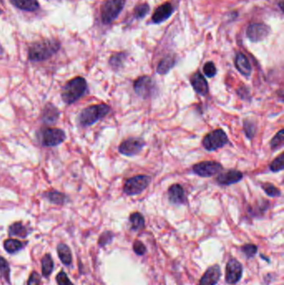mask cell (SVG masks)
<instances>
[{"label": "cell", "instance_id": "25", "mask_svg": "<svg viewBox=\"0 0 284 285\" xmlns=\"http://www.w3.org/2000/svg\"><path fill=\"white\" fill-rule=\"evenodd\" d=\"M42 275L45 278H49L52 275V273L55 269L54 260L52 259L51 255L46 254L41 259Z\"/></svg>", "mask_w": 284, "mask_h": 285}, {"label": "cell", "instance_id": "27", "mask_svg": "<svg viewBox=\"0 0 284 285\" xmlns=\"http://www.w3.org/2000/svg\"><path fill=\"white\" fill-rule=\"evenodd\" d=\"M129 222L133 231L141 230L144 228L145 220L143 216L139 212L133 213L129 216Z\"/></svg>", "mask_w": 284, "mask_h": 285}, {"label": "cell", "instance_id": "40", "mask_svg": "<svg viewBox=\"0 0 284 285\" xmlns=\"http://www.w3.org/2000/svg\"><path fill=\"white\" fill-rule=\"evenodd\" d=\"M41 284V276L37 271H33L29 275L27 285H40Z\"/></svg>", "mask_w": 284, "mask_h": 285}, {"label": "cell", "instance_id": "35", "mask_svg": "<svg viewBox=\"0 0 284 285\" xmlns=\"http://www.w3.org/2000/svg\"><path fill=\"white\" fill-rule=\"evenodd\" d=\"M241 250L248 259H251L255 256L258 253V247L255 244H247L241 247Z\"/></svg>", "mask_w": 284, "mask_h": 285}, {"label": "cell", "instance_id": "3", "mask_svg": "<svg viewBox=\"0 0 284 285\" xmlns=\"http://www.w3.org/2000/svg\"><path fill=\"white\" fill-rule=\"evenodd\" d=\"M111 108L106 104H94L83 109L78 116V123L82 127L94 125L109 114Z\"/></svg>", "mask_w": 284, "mask_h": 285}, {"label": "cell", "instance_id": "34", "mask_svg": "<svg viewBox=\"0 0 284 285\" xmlns=\"http://www.w3.org/2000/svg\"><path fill=\"white\" fill-rule=\"evenodd\" d=\"M150 8L147 3H142L140 5L136 6L135 8V17L138 19H141V18H144L145 16H147V13H149Z\"/></svg>", "mask_w": 284, "mask_h": 285}, {"label": "cell", "instance_id": "6", "mask_svg": "<svg viewBox=\"0 0 284 285\" xmlns=\"http://www.w3.org/2000/svg\"><path fill=\"white\" fill-rule=\"evenodd\" d=\"M151 183V178L148 175H136L127 179L124 186V192L129 196L140 195L147 189Z\"/></svg>", "mask_w": 284, "mask_h": 285}, {"label": "cell", "instance_id": "11", "mask_svg": "<svg viewBox=\"0 0 284 285\" xmlns=\"http://www.w3.org/2000/svg\"><path fill=\"white\" fill-rule=\"evenodd\" d=\"M243 265L238 260L231 259L228 260L226 265V282L228 285H236L240 281L243 277Z\"/></svg>", "mask_w": 284, "mask_h": 285}, {"label": "cell", "instance_id": "36", "mask_svg": "<svg viewBox=\"0 0 284 285\" xmlns=\"http://www.w3.org/2000/svg\"><path fill=\"white\" fill-rule=\"evenodd\" d=\"M114 234L111 231H105L101 234L98 239V245L100 247L106 246L107 244H110L113 241Z\"/></svg>", "mask_w": 284, "mask_h": 285}, {"label": "cell", "instance_id": "16", "mask_svg": "<svg viewBox=\"0 0 284 285\" xmlns=\"http://www.w3.org/2000/svg\"><path fill=\"white\" fill-rule=\"evenodd\" d=\"M243 178V173L238 170H228L220 174L216 179L217 184L222 186H228L231 184H237L240 182Z\"/></svg>", "mask_w": 284, "mask_h": 285}, {"label": "cell", "instance_id": "13", "mask_svg": "<svg viewBox=\"0 0 284 285\" xmlns=\"http://www.w3.org/2000/svg\"><path fill=\"white\" fill-rule=\"evenodd\" d=\"M168 196L169 202L173 205H182L187 203L185 191L180 184H174L171 185L168 190Z\"/></svg>", "mask_w": 284, "mask_h": 285}, {"label": "cell", "instance_id": "33", "mask_svg": "<svg viewBox=\"0 0 284 285\" xmlns=\"http://www.w3.org/2000/svg\"><path fill=\"white\" fill-rule=\"evenodd\" d=\"M243 130L246 136L249 140H252L256 134V125L251 120H246L243 121Z\"/></svg>", "mask_w": 284, "mask_h": 285}, {"label": "cell", "instance_id": "24", "mask_svg": "<svg viewBox=\"0 0 284 285\" xmlns=\"http://www.w3.org/2000/svg\"><path fill=\"white\" fill-rule=\"evenodd\" d=\"M44 197L49 200V202L55 205H63L68 202V197L65 194L59 192L56 190H52L44 193Z\"/></svg>", "mask_w": 284, "mask_h": 285}, {"label": "cell", "instance_id": "14", "mask_svg": "<svg viewBox=\"0 0 284 285\" xmlns=\"http://www.w3.org/2000/svg\"><path fill=\"white\" fill-rule=\"evenodd\" d=\"M221 268L219 265L210 266L202 276L199 285H216L221 278Z\"/></svg>", "mask_w": 284, "mask_h": 285}, {"label": "cell", "instance_id": "22", "mask_svg": "<svg viewBox=\"0 0 284 285\" xmlns=\"http://www.w3.org/2000/svg\"><path fill=\"white\" fill-rule=\"evenodd\" d=\"M57 252L59 258L64 265L70 266L72 264V252L67 244L64 243L59 244L57 246Z\"/></svg>", "mask_w": 284, "mask_h": 285}, {"label": "cell", "instance_id": "12", "mask_svg": "<svg viewBox=\"0 0 284 285\" xmlns=\"http://www.w3.org/2000/svg\"><path fill=\"white\" fill-rule=\"evenodd\" d=\"M270 28L264 23H253L247 29V37L251 41L257 43L266 39L270 34Z\"/></svg>", "mask_w": 284, "mask_h": 285}, {"label": "cell", "instance_id": "37", "mask_svg": "<svg viewBox=\"0 0 284 285\" xmlns=\"http://www.w3.org/2000/svg\"><path fill=\"white\" fill-rule=\"evenodd\" d=\"M204 74L209 77V78H213L216 75L217 73V69L215 66L213 62H207L204 66Z\"/></svg>", "mask_w": 284, "mask_h": 285}, {"label": "cell", "instance_id": "39", "mask_svg": "<svg viewBox=\"0 0 284 285\" xmlns=\"http://www.w3.org/2000/svg\"><path fill=\"white\" fill-rule=\"evenodd\" d=\"M133 249H134V251L135 252V254L139 255V256H142V255L145 254V253L147 252V249H146V246H145L144 244H143L142 241H140V240H136V241L134 243Z\"/></svg>", "mask_w": 284, "mask_h": 285}, {"label": "cell", "instance_id": "21", "mask_svg": "<svg viewBox=\"0 0 284 285\" xmlns=\"http://www.w3.org/2000/svg\"><path fill=\"white\" fill-rule=\"evenodd\" d=\"M176 65V59L173 55H167L161 60L157 67V73L164 75L170 71Z\"/></svg>", "mask_w": 284, "mask_h": 285}, {"label": "cell", "instance_id": "28", "mask_svg": "<svg viewBox=\"0 0 284 285\" xmlns=\"http://www.w3.org/2000/svg\"><path fill=\"white\" fill-rule=\"evenodd\" d=\"M126 59V55L124 53H118L113 55L109 60V65L114 70H119L124 65V61Z\"/></svg>", "mask_w": 284, "mask_h": 285}, {"label": "cell", "instance_id": "29", "mask_svg": "<svg viewBox=\"0 0 284 285\" xmlns=\"http://www.w3.org/2000/svg\"><path fill=\"white\" fill-rule=\"evenodd\" d=\"M0 275L10 285V267L3 257L0 256Z\"/></svg>", "mask_w": 284, "mask_h": 285}, {"label": "cell", "instance_id": "31", "mask_svg": "<svg viewBox=\"0 0 284 285\" xmlns=\"http://www.w3.org/2000/svg\"><path fill=\"white\" fill-rule=\"evenodd\" d=\"M284 169V154L281 153L279 157H277L270 164H269V169L270 171L274 173L281 172Z\"/></svg>", "mask_w": 284, "mask_h": 285}, {"label": "cell", "instance_id": "15", "mask_svg": "<svg viewBox=\"0 0 284 285\" xmlns=\"http://www.w3.org/2000/svg\"><path fill=\"white\" fill-rule=\"evenodd\" d=\"M60 112L57 107L48 103L41 112V120L44 124L54 125L60 119Z\"/></svg>", "mask_w": 284, "mask_h": 285}, {"label": "cell", "instance_id": "20", "mask_svg": "<svg viewBox=\"0 0 284 285\" xmlns=\"http://www.w3.org/2000/svg\"><path fill=\"white\" fill-rule=\"evenodd\" d=\"M30 231L27 226L23 225L22 222H15L8 227V235L16 236L21 239H25L29 235Z\"/></svg>", "mask_w": 284, "mask_h": 285}, {"label": "cell", "instance_id": "19", "mask_svg": "<svg viewBox=\"0 0 284 285\" xmlns=\"http://www.w3.org/2000/svg\"><path fill=\"white\" fill-rule=\"evenodd\" d=\"M235 67L242 75L249 77L252 73V66L246 55L238 53L235 57Z\"/></svg>", "mask_w": 284, "mask_h": 285}, {"label": "cell", "instance_id": "4", "mask_svg": "<svg viewBox=\"0 0 284 285\" xmlns=\"http://www.w3.org/2000/svg\"><path fill=\"white\" fill-rule=\"evenodd\" d=\"M37 138L44 147H55L60 145L65 140V131L57 128H47L38 133Z\"/></svg>", "mask_w": 284, "mask_h": 285}, {"label": "cell", "instance_id": "1", "mask_svg": "<svg viewBox=\"0 0 284 285\" xmlns=\"http://www.w3.org/2000/svg\"><path fill=\"white\" fill-rule=\"evenodd\" d=\"M60 49V43L56 39H42L29 47V60L32 62H43L53 57Z\"/></svg>", "mask_w": 284, "mask_h": 285}, {"label": "cell", "instance_id": "17", "mask_svg": "<svg viewBox=\"0 0 284 285\" xmlns=\"http://www.w3.org/2000/svg\"><path fill=\"white\" fill-rule=\"evenodd\" d=\"M190 83L194 91L199 95L205 96L209 93V84L206 78L200 72H196L190 78Z\"/></svg>", "mask_w": 284, "mask_h": 285}, {"label": "cell", "instance_id": "8", "mask_svg": "<svg viewBox=\"0 0 284 285\" xmlns=\"http://www.w3.org/2000/svg\"><path fill=\"white\" fill-rule=\"evenodd\" d=\"M134 89L138 96L143 99H148L154 93L155 83L149 76H141L135 80Z\"/></svg>", "mask_w": 284, "mask_h": 285}, {"label": "cell", "instance_id": "30", "mask_svg": "<svg viewBox=\"0 0 284 285\" xmlns=\"http://www.w3.org/2000/svg\"><path fill=\"white\" fill-rule=\"evenodd\" d=\"M284 130H281L277 133L275 136L270 141V147L273 150L275 151L284 146Z\"/></svg>", "mask_w": 284, "mask_h": 285}, {"label": "cell", "instance_id": "5", "mask_svg": "<svg viewBox=\"0 0 284 285\" xmlns=\"http://www.w3.org/2000/svg\"><path fill=\"white\" fill-rule=\"evenodd\" d=\"M126 0H106L101 8V18L103 23L114 22L124 9Z\"/></svg>", "mask_w": 284, "mask_h": 285}, {"label": "cell", "instance_id": "26", "mask_svg": "<svg viewBox=\"0 0 284 285\" xmlns=\"http://www.w3.org/2000/svg\"><path fill=\"white\" fill-rule=\"evenodd\" d=\"M25 244L18 239H8L3 243V248L8 254H13L23 249Z\"/></svg>", "mask_w": 284, "mask_h": 285}, {"label": "cell", "instance_id": "7", "mask_svg": "<svg viewBox=\"0 0 284 285\" xmlns=\"http://www.w3.org/2000/svg\"><path fill=\"white\" fill-rule=\"evenodd\" d=\"M203 146L208 151H215L224 147L228 142V138L226 133L222 130H215L204 136Z\"/></svg>", "mask_w": 284, "mask_h": 285}, {"label": "cell", "instance_id": "23", "mask_svg": "<svg viewBox=\"0 0 284 285\" xmlns=\"http://www.w3.org/2000/svg\"><path fill=\"white\" fill-rule=\"evenodd\" d=\"M11 3L16 8L21 10L34 12L39 8V2L37 0H10Z\"/></svg>", "mask_w": 284, "mask_h": 285}, {"label": "cell", "instance_id": "9", "mask_svg": "<svg viewBox=\"0 0 284 285\" xmlns=\"http://www.w3.org/2000/svg\"><path fill=\"white\" fill-rule=\"evenodd\" d=\"M222 164L216 161H204L197 163L193 167L194 174L203 178L214 176L222 171Z\"/></svg>", "mask_w": 284, "mask_h": 285}, {"label": "cell", "instance_id": "38", "mask_svg": "<svg viewBox=\"0 0 284 285\" xmlns=\"http://www.w3.org/2000/svg\"><path fill=\"white\" fill-rule=\"evenodd\" d=\"M56 282H57L58 285H73L64 270H61L58 274L57 276H56Z\"/></svg>", "mask_w": 284, "mask_h": 285}, {"label": "cell", "instance_id": "18", "mask_svg": "<svg viewBox=\"0 0 284 285\" xmlns=\"http://www.w3.org/2000/svg\"><path fill=\"white\" fill-rule=\"evenodd\" d=\"M174 8L171 3H165L159 6L152 14V20L154 23H161L167 20L173 14Z\"/></svg>", "mask_w": 284, "mask_h": 285}, {"label": "cell", "instance_id": "32", "mask_svg": "<svg viewBox=\"0 0 284 285\" xmlns=\"http://www.w3.org/2000/svg\"><path fill=\"white\" fill-rule=\"evenodd\" d=\"M262 188L264 190V192L270 197H280L281 196V191L278 189L277 187L274 186V184L265 183L262 184Z\"/></svg>", "mask_w": 284, "mask_h": 285}, {"label": "cell", "instance_id": "10", "mask_svg": "<svg viewBox=\"0 0 284 285\" xmlns=\"http://www.w3.org/2000/svg\"><path fill=\"white\" fill-rule=\"evenodd\" d=\"M145 142L140 138H129L119 145V153L128 157L137 155L144 147Z\"/></svg>", "mask_w": 284, "mask_h": 285}, {"label": "cell", "instance_id": "2", "mask_svg": "<svg viewBox=\"0 0 284 285\" xmlns=\"http://www.w3.org/2000/svg\"><path fill=\"white\" fill-rule=\"evenodd\" d=\"M88 89V84L85 78L76 77L66 83L61 91V98L65 104H74L85 94Z\"/></svg>", "mask_w": 284, "mask_h": 285}]
</instances>
